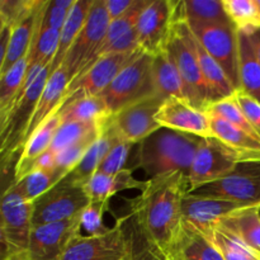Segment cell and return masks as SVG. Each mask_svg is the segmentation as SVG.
<instances>
[{"instance_id":"46","label":"cell","mask_w":260,"mask_h":260,"mask_svg":"<svg viewBox=\"0 0 260 260\" xmlns=\"http://www.w3.org/2000/svg\"><path fill=\"white\" fill-rule=\"evenodd\" d=\"M135 0H106L107 13L109 20H116L126 14L134 5Z\"/></svg>"},{"instance_id":"25","label":"cell","mask_w":260,"mask_h":260,"mask_svg":"<svg viewBox=\"0 0 260 260\" xmlns=\"http://www.w3.org/2000/svg\"><path fill=\"white\" fill-rule=\"evenodd\" d=\"M152 79L156 94L164 101L172 96L187 99L183 79L168 48L152 56Z\"/></svg>"},{"instance_id":"20","label":"cell","mask_w":260,"mask_h":260,"mask_svg":"<svg viewBox=\"0 0 260 260\" xmlns=\"http://www.w3.org/2000/svg\"><path fill=\"white\" fill-rule=\"evenodd\" d=\"M68 85V74H66V70L62 66L57 69L55 73L50 74L47 83H46L40 99L36 104L35 112H33L32 119H30L29 127H28L27 131V140L46 119L60 112L63 101H65Z\"/></svg>"},{"instance_id":"2","label":"cell","mask_w":260,"mask_h":260,"mask_svg":"<svg viewBox=\"0 0 260 260\" xmlns=\"http://www.w3.org/2000/svg\"><path fill=\"white\" fill-rule=\"evenodd\" d=\"M200 142L198 136L161 128L140 142L134 168L142 169L150 178L177 172L188 175Z\"/></svg>"},{"instance_id":"8","label":"cell","mask_w":260,"mask_h":260,"mask_svg":"<svg viewBox=\"0 0 260 260\" xmlns=\"http://www.w3.org/2000/svg\"><path fill=\"white\" fill-rule=\"evenodd\" d=\"M131 256L124 218L102 235L74 236L60 260H127Z\"/></svg>"},{"instance_id":"19","label":"cell","mask_w":260,"mask_h":260,"mask_svg":"<svg viewBox=\"0 0 260 260\" xmlns=\"http://www.w3.org/2000/svg\"><path fill=\"white\" fill-rule=\"evenodd\" d=\"M165 258L168 260H223L217 248L202 231L184 222Z\"/></svg>"},{"instance_id":"10","label":"cell","mask_w":260,"mask_h":260,"mask_svg":"<svg viewBox=\"0 0 260 260\" xmlns=\"http://www.w3.org/2000/svg\"><path fill=\"white\" fill-rule=\"evenodd\" d=\"M89 205L84 188L61 180L33 202L32 228L70 220Z\"/></svg>"},{"instance_id":"43","label":"cell","mask_w":260,"mask_h":260,"mask_svg":"<svg viewBox=\"0 0 260 260\" xmlns=\"http://www.w3.org/2000/svg\"><path fill=\"white\" fill-rule=\"evenodd\" d=\"M132 146H134L132 144L122 141L119 139L117 140L108 151V154L106 155L103 161L101 162L96 172L104 173V174H117L121 170H123Z\"/></svg>"},{"instance_id":"35","label":"cell","mask_w":260,"mask_h":260,"mask_svg":"<svg viewBox=\"0 0 260 260\" xmlns=\"http://www.w3.org/2000/svg\"><path fill=\"white\" fill-rule=\"evenodd\" d=\"M28 73V56L0 75V116L7 113L19 95Z\"/></svg>"},{"instance_id":"37","label":"cell","mask_w":260,"mask_h":260,"mask_svg":"<svg viewBox=\"0 0 260 260\" xmlns=\"http://www.w3.org/2000/svg\"><path fill=\"white\" fill-rule=\"evenodd\" d=\"M223 10L238 30L260 27V14L255 0H221Z\"/></svg>"},{"instance_id":"24","label":"cell","mask_w":260,"mask_h":260,"mask_svg":"<svg viewBox=\"0 0 260 260\" xmlns=\"http://www.w3.org/2000/svg\"><path fill=\"white\" fill-rule=\"evenodd\" d=\"M46 3L47 2L41 0L40 5L35 10H32L27 17L23 18L17 24L10 27V37L9 42H8L7 55H5L4 65H3L0 75L7 73L18 61L28 56L30 46H32L33 37H35L36 28H37L38 18H40V14Z\"/></svg>"},{"instance_id":"6","label":"cell","mask_w":260,"mask_h":260,"mask_svg":"<svg viewBox=\"0 0 260 260\" xmlns=\"http://www.w3.org/2000/svg\"><path fill=\"white\" fill-rule=\"evenodd\" d=\"M192 193L230 201L241 207L260 206V161L239 162L228 175Z\"/></svg>"},{"instance_id":"17","label":"cell","mask_w":260,"mask_h":260,"mask_svg":"<svg viewBox=\"0 0 260 260\" xmlns=\"http://www.w3.org/2000/svg\"><path fill=\"white\" fill-rule=\"evenodd\" d=\"M33 202L10 185L0 197V223L13 250H27L32 230Z\"/></svg>"},{"instance_id":"22","label":"cell","mask_w":260,"mask_h":260,"mask_svg":"<svg viewBox=\"0 0 260 260\" xmlns=\"http://www.w3.org/2000/svg\"><path fill=\"white\" fill-rule=\"evenodd\" d=\"M146 182L135 179L132 172L128 169L121 170L117 174H104L95 172L90 179L83 185L84 192L89 198V202H99L109 205V201L118 192L124 189L142 190Z\"/></svg>"},{"instance_id":"9","label":"cell","mask_w":260,"mask_h":260,"mask_svg":"<svg viewBox=\"0 0 260 260\" xmlns=\"http://www.w3.org/2000/svg\"><path fill=\"white\" fill-rule=\"evenodd\" d=\"M188 25L203 48L220 63L235 90H240L238 28L233 23H188Z\"/></svg>"},{"instance_id":"12","label":"cell","mask_w":260,"mask_h":260,"mask_svg":"<svg viewBox=\"0 0 260 260\" xmlns=\"http://www.w3.org/2000/svg\"><path fill=\"white\" fill-rule=\"evenodd\" d=\"M164 99L159 95L151 96L145 101L137 102L124 107L117 113L112 114L108 124L117 139L132 145H139L152 134L161 129L155 114L159 111Z\"/></svg>"},{"instance_id":"4","label":"cell","mask_w":260,"mask_h":260,"mask_svg":"<svg viewBox=\"0 0 260 260\" xmlns=\"http://www.w3.org/2000/svg\"><path fill=\"white\" fill-rule=\"evenodd\" d=\"M167 48L182 76L187 99L193 106L206 111L211 104L210 93L198 63L194 48V36L188 23L183 19L179 2H177L175 22L168 40Z\"/></svg>"},{"instance_id":"29","label":"cell","mask_w":260,"mask_h":260,"mask_svg":"<svg viewBox=\"0 0 260 260\" xmlns=\"http://www.w3.org/2000/svg\"><path fill=\"white\" fill-rule=\"evenodd\" d=\"M60 114L62 121H76L99 126H106L112 116L102 95H88L74 99L63 104Z\"/></svg>"},{"instance_id":"16","label":"cell","mask_w":260,"mask_h":260,"mask_svg":"<svg viewBox=\"0 0 260 260\" xmlns=\"http://www.w3.org/2000/svg\"><path fill=\"white\" fill-rule=\"evenodd\" d=\"M80 215L60 222L33 226L28 241L30 260H60L69 243L80 234Z\"/></svg>"},{"instance_id":"33","label":"cell","mask_w":260,"mask_h":260,"mask_svg":"<svg viewBox=\"0 0 260 260\" xmlns=\"http://www.w3.org/2000/svg\"><path fill=\"white\" fill-rule=\"evenodd\" d=\"M40 18H38L32 46H30L29 53H28V69L32 68V66L51 65L56 55V51H57L60 30L42 27L40 24Z\"/></svg>"},{"instance_id":"18","label":"cell","mask_w":260,"mask_h":260,"mask_svg":"<svg viewBox=\"0 0 260 260\" xmlns=\"http://www.w3.org/2000/svg\"><path fill=\"white\" fill-rule=\"evenodd\" d=\"M240 208L243 207L230 201L188 193L182 202V221L197 230L206 231Z\"/></svg>"},{"instance_id":"7","label":"cell","mask_w":260,"mask_h":260,"mask_svg":"<svg viewBox=\"0 0 260 260\" xmlns=\"http://www.w3.org/2000/svg\"><path fill=\"white\" fill-rule=\"evenodd\" d=\"M109 23L111 20L107 13L106 0H93L85 24L69 50L62 63V68L68 74L69 83L84 73L90 65L106 37Z\"/></svg>"},{"instance_id":"13","label":"cell","mask_w":260,"mask_h":260,"mask_svg":"<svg viewBox=\"0 0 260 260\" xmlns=\"http://www.w3.org/2000/svg\"><path fill=\"white\" fill-rule=\"evenodd\" d=\"M140 52L142 51L139 50L129 53H108L99 57L83 74L69 83L63 104L80 96L101 95L121 73L122 69L131 62Z\"/></svg>"},{"instance_id":"36","label":"cell","mask_w":260,"mask_h":260,"mask_svg":"<svg viewBox=\"0 0 260 260\" xmlns=\"http://www.w3.org/2000/svg\"><path fill=\"white\" fill-rule=\"evenodd\" d=\"M149 2L150 0H135L132 8L126 13V14L122 15V17L118 18V19L112 20V22L109 23L108 29H107V33H106V37H104L98 52L95 53V56H94L93 60H91L90 65L93 62H95V61L101 57L102 53L104 52V50H107V48H108L109 46L117 40V38H119L121 36H123L124 33H127L128 30L134 29V28L136 27L140 15H141V13L144 12V9L146 8V5L149 4Z\"/></svg>"},{"instance_id":"41","label":"cell","mask_w":260,"mask_h":260,"mask_svg":"<svg viewBox=\"0 0 260 260\" xmlns=\"http://www.w3.org/2000/svg\"><path fill=\"white\" fill-rule=\"evenodd\" d=\"M95 141V140H94ZM94 141H83L79 144L69 146L66 149L61 150L56 154V170L55 177L56 180L61 182L63 178L68 177L83 160L84 155L86 154L88 149Z\"/></svg>"},{"instance_id":"44","label":"cell","mask_w":260,"mask_h":260,"mask_svg":"<svg viewBox=\"0 0 260 260\" xmlns=\"http://www.w3.org/2000/svg\"><path fill=\"white\" fill-rule=\"evenodd\" d=\"M41 0H0V14L13 27L40 5Z\"/></svg>"},{"instance_id":"21","label":"cell","mask_w":260,"mask_h":260,"mask_svg":"<svg viewBox=\"0 0 260 260\" xmlns=\"http://www.w3.org/2000/svg\"><path fill=\"white\" fill-rule=\"evenodd\" d=\"M208 116L213 137L233 150L241 162L260 161V141L258 139L216 114L208 113Z\"/></svg>"},{"instance_id":"5","label":"cell","mask_w":260,"mask_h":260,"mask_svg":"<svg viewBox=\"0 0 260 260\" xmlns=\"http://www.w3.org/2000/svg\"><path fill=\"white\" fill-rule=\"evenodd\" d=\"M112 114L124 107L157 95L152 79V56L140 52L101 94Z\"/></svg>"},{"instance_id":"54","label":"cell","mask_w":260,"mask_h":260,"mask_svg":"<svg viewBox=\"0 0 260 260\" xmlns=\"http://www.w3.org/2000/svg\"><path fill=\"white\" fill-rule=\"evenodd\" d=\"M127 260H131V256H129V259H127Z\"/></svg>"},{"instance_id":"31","label":"cell","mask_w":260,"mask_h":260,"mask_svg":"<svg viewBox=\"0 0 260 260\" xmlns=\"http://www.w3.org/2000/svg\"><path fill=\"white\" fill-rule=\"evenodd\" d=\"M104 127L106 126L76 121H62L53 137L50 150L57 154L61 150L79 144V142L94 141L101 136Z\"/></svg>"},{"instance_id":"27","label":"cell","mask_w":260,"mask_h":260,"mask_svg":"<svg viewBox=\"0 0 260 260\" xmlns=\"http://www.w3.org/2000/svg\"><path fill=\"white\" fill-rule=\"evenodd\" d=\"M218 225L238 236L260 256V206L240 208Z\"/></svg>"},{"instance_id":"49","label":"cell","mask_w":260,"mask_h":260,"mask_svg":"<svg viewBox=\"0 0 260 260\" xmlns=\"http://www.w3.org/2000/svg\"><path fill=\"white\" fill-rule=\"evenodd\" d=\"M13 248L10 246L9 241H8L7 236H5L4 229H3L2 223H0V260H5L10 254L13 253Z\"/></svg>"},{"instance_id":"53","label":"cell","mask_w":260,"mask_h":260,"mask_svg":"<svg viewBox=\"0 0 260 260\" xmlns=\"http://www.w3.org/2000/svg\"><path fill=\"white\" fill-rule=\"evenodd\" d=\"M255 3H256V7H258L259 14H260V0H255Z\"/></svg>"},{"instance_id":"28","label":"cell","mask_w":260,"mask_h":260,"mask_svg":"<svg viewBox=\"0 0 260 260\" xmlns=\"http://www.w3.org/2000/svg\"><path fill=\"white\" fill-rule=\"evenodd\" d=\"M91 4H93V0H75V3H74L73 8L69 12L68 18H66L65 24L60 32L57 51H56L55 57L50 65V74L55 73L57 69L62 66L69 50L74 45L76 37L85 24Z\"/></svg>"},{"instance_id":"34","label":"cell","mask_w":260,"mask_h":260,"mask_svg":"<svg viewBox=\"0 0 260 260\" xmlns=\"http://www.w3.org/2000/svg\"><path fill=\"white\" fill-rule=\"evenodd\" d=\"M180 12L187 23H233L221 0H183Z\"/></svg>"},{"instance_id":"32","label":"cell","mask_w":260,"mask_h":260,"mask_svg":"<svg viewBox=\"0 0 260 260\" xmlns=\"http://www.w3.org/2000/svg\"><path fill=\"white\" fill-rule=\"evenodd\" d=\"M202 233L212 241L223 260H260V256L253 249L222 226L216 225Z\"/></svg>"},{"instance_id":"52","label":"cell","mask_w":260,"mask_h":260,"mask_svg":"<svg viewBox=\"0 0 260 260\" xmlns=\"http://www.w3.org/2000/svg\"><path fill=\"white\" fill-rule=\"evenodd\" d=\"M5 27H7V23H5L4 18L2 17V14H0V35H2V32L4 30Z\"/></svg>"},{"instance_id":"14","label":"cell","mask_w":260,"mask_h":260,"mask_svg":"<svg viewBox=\"0 0 260 260\" xmlns=\"http://www.w3.org/2000/svg\"><path fill=\"white\" fill-rule=\"evenodd\" d=\"M177 2L150 0L136 24L140 50L154 56L167 48L175 22Z\"/></svg>"},{"instance_id":"3","label":"cell","mask_w":260,"mask_h":260,"mask_svg":"<svg viewBox=\"0 0 260 260\" xmlns=\"http://www.w3.org/2000/svg\"><path fill=\"white\" fill-rule=\"evenodd\" d=\"M50 76V65L28 69L24 85L9 111L0 116V157L19 160L36 104Z\"/></svg>"},{"instance_id":"47","label":"cell","mask_w":260,"mask_h":260,"mask_svg":"<svg viewBox=\"0 0 260 260\" xmlns=\"http://www.w3.org/2000/svg\"><path fill=\"white\" fill-rule=\"evenodd\" d=\"M32 170H42V172L53 173V174H55V170H56L55 152L51 151L50 149H48L46 152H43V154L35 161L30 172H32Z\"/></svg>"},{"instance_id":"51","label":"cell","mask_w":260,"mask_h":260,"mask_svg":"<svg viewBox=\"0 0 260 260\" xmlns=\"http://www.w3.org/2000/svg\"><path fill=\"white\" fill-rule=\"evenodd\" d=\"M5 260H30L28 250H15Z\"/></svg>"},{"instance_id":"38","label":"cell","mask_w":260,"mask_h":260,"mask_svg":"<svg viewBox=\"0 0 260 260\" xmlns=\"http://www.w3.org/2000/svg\"><path fill=\"white\" fill-rule=\"evenodd\" d=\"M129 245H131V260H168L164 254L144 235L132 216L124 217Z\"/></svg>"},{"instance_id":"15","label":"cell","mask_w":260,"mask_h":260,"mask_svg":"<svg viewBox=\"0 0 260 260\" xmlns=\"http://www.w3.org/2000/svg\"><path fill=\"white\" fill-rule=\"evenodd\" d=\"M155 121L161 128L193 135L201 139L213 137L210 116L205 109L193 106L183 98H168L155 114Z\"/></svg>"},{"instance_id":"23","label":"cell","mask_w":260,"mask_h":260,"mask_svg":"<svg viewBox=\"0 0 260 260\" xmlns=\"http://www.w3.org/2000/svg\"><path fill=\"white\" fill-rule=\"evenodd\" d=\"M61 122V114L60 112L51 116L50 118L46 119L25 141L24 146H23L22 155H20L19 160H18L17 169H15V182L22 179L23 177L28 174L32 169L33 164L36 160L47 151L51 147V144L53 141L56 132H57L58 127H60Z\"/></svg>"},{"instance_id":"48","label":"cell","mask_w":260,"mask_h":260,"mask_svg":"<svg viewBox=\"0 0 260 260\" xmlns=\"http://www.w3.org/2000/svg\"><path fill=\"white\" fill-rule=\"evenodd\" d=\"M9 37H10V27L7 25L4 28V30L0 35V74H2L3 70V65H4V60H5V55H7V47H8V42H9Z\"/></svg>"},{"instance_id":"30","label":"cell","mask_w":260,"mask_h":260,"mask_svg":"<svg viewBox=\"0 0 260 260\" xmlns=\"http://www.w3.org/2000/svg\"><path fill=\"white\" fill-rule=\"evenodd\" d=\"M240 90L260 103V63L246 30H238Z\"/></svg>"},{"instance_id":"55","label":"cell","mask_w":260,"mask_h":260,"mask_svg":"<svg viewBox=\"0 0 260 260\" xmlns=\"http://www.w3.org/2000/svg\"><path fill=\"white\" fill-rule=\"evenodd\" d=\"M0 111H2V108H0Z\"/></svg>"},{"instance_id":"50","label":"cell","mask_w":260,"mask_h":260,"mask_svg":"<svg viewBox=\"0 0 260 260\" xmlns=\"http://www.w3.org/2000/svg\"><path fill=\"white\" fill-rule=\"evenodd\" d=\"M250 37V42L253 45L254 52H255L256 58H258L259 63H260V27L258 28H253V29L246 30Z\"/></svg>"},{"instance_id":"42","label":"cell","mask_w":260,"mask_h":260,"mask_svg":"<svg viewBox=\"0 0 260 260\" xmlns=\"http://www.w3.org/2000/svg\"><path fill=\"white\" fill-rule=\"evenodd\" d=\"M108 210V205L99 202H89V205L81 211L80 226L88 235H102L111 228L104 225L103 216Z\"/></svg>"},{"instance_id":"39","label":"cell","mask_w":260,"mask_h":260,"mask_svg":"<svg viewBox=\"0 0 260 260\" xmlns=\"http://www.w3.org/2000/svg\"><path fill=\"white\" fill-rule=\"evenodd\" d=\"M55 184H57V180L53 173L32 170L20 180L13 183V188L27 201L35 202Z\"/></svg>"},{"instance_id":"26","label":"cell","mask_w":260,"mask_h":260,"mask_svg":"<svg viewBox=\"0 0 260 260\" xmlns=\"http://www.w3.org/2000/svg\"><path fill=\"white\" fill-rule=\"evenodd\" d=\"M117 140H118L117 136L111 129L109 124L107 123L101 136L90 145V147L88 149L86 154L84 155L80 164H79L68 177L63 178L62 180L71 183V184L83 187V185L90 179L91 175L98 170L101 162L103 161L106 155L108 154V151L111 150V147L113 146L114 142H116Z\"/></svg>"},{"instance_id":"45","label":"cell","mask_w":260,"mask_h":260,"mask_svg":"<svg viewBox=\"0 0 260 260\" xmlns=\"http://www.w3.org/2000/svg\"><path fill=\"white\" fill-rule=\"evenodd\" d=\"M235 98L240 108L243 109L248 121L250 122L251 127H253L255 134L258 135L260 139V103L254 98H251L250 95L244 93L243 90H236Z\"/></svg>"},{"instance_id":"40","label":"cell","mask_w":260,"mask_h":260,"mask_svg":"<svg viewBox=\"0 0 260 260\" xmlns=\"http://www.w3.org/2000/svg\"><path fill=\"white\" fill-rule=\"evenodd\" d=\"M206 112L221 117L222 119L230 122V123L239 127V128L244 129V131L248 132L249 135H251V136H254L260 141L258 135L255 134L254 128L251 127L250 122L248 121L246 116L244 114L243 109L240 108L239 103L236 102L235 94L233 96H229V98L221 99V101L215 102V103H211L206 108Z\"/></svg>"},{"instance_id":"11","label":"cell","mask_w":260,"mask_h":260,"mask_svg":"<svg viewBox=\"0 0 260 260\" xmlns=\"http://www.w3.org/2000/svg\"><path fill=\"white\" fill-rule=\"evenodd\" d=\"M238 155L216 137L201 139L192 167L188 173L189 192L218 180L233 172L239 164Z\"/></svg>"},{"instance_id":"1","label":"cell","mask_w":260,"mask_h":260,"mask_svg":"<svg viewBox=\"0 0 260 260\" xmlns=\"http://www.w3.org/2000/svg\"><path fill=\"white\" fill-rule=\"evenodd\" d=\"M188 192V175L177 172L150 178L141 194L132 201V218L164 255L182 228V202Z\"/></svg>"}]
</instances>
